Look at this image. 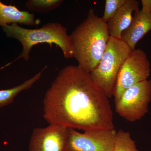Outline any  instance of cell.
<instances>
[{
	"mask_svg": "<svg viewBox=\"0 0 151 151\" xmlns=\"http://www.w3.org/2000/svg\"><path fill=\"white\" fill-rule=\"evenodd\" d=\"M127 1V0H106L105 11L103 16L101 17L103 21L107 23L115 16Z\"/></svg>",
	"mask_w": 151,
	"mask_h": 151,
	"instance_id": "cell-15",
	"label": "cell"
},
{
	"mask_svg": "<svg viewBox=\"0 0 151 151\" xmlns=\"http://www.w3.org/2000/svg\"><path fill=\"white\" fill-rule=\"evenodd\" d=\"M139 10V2L136 0H127L115 16L107 22L110 36L121 39L122 34L132 23L133 12Z\"/></svg>",
	"mask_w": 151,
	"mask_h": 151,
	"instance_id": "cell-10",
	"label": "cell"
},
{
	"mask_svg": "<svg viewBox=\"0 0 151 151\" xmlns=\"http://www.w3.org/2000/svg\"><path fill=\"white\" fill-rule=\"evenodd\" d=\"M150 73V64L147 54L140 48L135 49L125 60L119 71L113 93L115 103L127 89L148 80Z\"/></svg>",
	"mask_w": 151,
	"mask_h": 151,
	"instance_id": "cell-5",
	"label": "cell"
},
{
	"mask_svg": "<svg viewBox=\"0 0 151 151\" xmlns=\"http://www.w3.org/2000/svg\"><path fill=\"white\" fill-rule=\"evenodd\" d=\"M63 2V0H28L25 7L30 12L47 14L59 7Z\"/></svg>",
	"mask_w": 151,
	"mask_h": 151,
	"instance_id": "cell-13",
	"label": "cell"
},
{
	"mask_svg": "<svg viewBox=\"0 0 151 151\" xmlns=\"http://www.w3.org/2000/svg\"><path fill=\"white\" fill-rule=\"evenodd\" d=\"M133 50L121 39L110 36L99 64L89 73L93 82L108 98L113 96L119 71Z\"/></svg>",
	"mask_w": 151,
	"mask_h": 151,
	"instance_id": "cell-4",
	"label": "cell"
},
{
	"mask_svg": "<svg viewBox=\"0 0 151 151\" xmlns=\"http://www.w3.org/2000/svg\"><path fill=\"white\" fill-rule=\"evenodd\" d=\"M142 8L135 12L132 23L122 34L121 39L132 50L138 42L151 30V0H142Z\"/></svg>",
	"mask_w": 151,
	"mask_h": 151,
	"instance_id": "cell-9",
	"label": "cell"
},
{
	"mask_svg": "<svg viewBox=\"0 0 151 151\" xmlns=\"http://www.w3.org/2000/svg\"><path fill=\"white\" fill-rule=\"evenodd\" d=\"M46 68L47 66H45L37 74L20 85L11 89L0 90V108L13 103L18 94L32 87L36 81L40 79L42 72Z\"/></svg>",
	"mask_w": 151,
	"mask_h": 151,
	"instance_id": "cell-12",
	"label": "cell"
},
{
	"mask_svg": "<svg viewBox=\"0 0 151 151\" xmlns=\"http://www.w3.org/2000/svg\"><path fill=\"white\" fill-rule=\"evenodd\" d=\"M151 101V80H145L126 90L115 103L117 113L129 122L140 120L148 112Z\"/></svg>",
	"mask_w": 151,
	"mask_h": 151,
	"instance_id": "cell-6",
	"label": "cell"
},
{
	"mask_svg": "<svg viewBox=\"0 0 151 151\" xmlns=\"http://www.w3.org/2000/svg\"><path fill=\"white\" fill-rule=\"evenodd\" d=\"M109 98L79 65L60 70L45 93L43 117L50 124L85 131L113 129Z\"/></svg>",
	"mask_w": 151,
	"mask_h": 151,
	"instance_id": "cell-1",
	"label": "cell"
},
{
	"mask_svg": "<svg viewBox=\"0 0 151 151\" xmlns=\"http://www.w3.org/2000/svg\"><path fill=\"white\" fill-rule=\"evenodd\" d=\"M40 22V19H36L34 14L19 10L16 6L5 4L0 1V26L13 24L35 26Z\"/></svg>",
	"mask_w": 151,
	"mask_h": 151,
	"instance_id": "cell-11",
	"label": "cell"
},
{
	"mask_svg": "<svg viewBox=\"0 0 151 151\" xmlns=\"http://www.w3.org/2000/svg\"><path fill=\"white\" fill-rule=\"evenodd\" d=\"M69 37L78 65L90 73L99 64L110 38L107 23L90 9Z\"/></svg>",
	"mask_w": 151,
	"mask_h": 151,
	"instance_id": "cell-2",
	"label": "cell"
},
{
	"mask_svg": "<svg viewBox=\"0 0 151 151\" xmlns=\"http://www.w3.org/2000/svg\"><path fill=\"white\" fill-rule=\"evenodd\" d=\"M117 131L96 129L81 133L68 128V151H113Z\"/></svg>",
	"mask_w": 151,
	"mask_h": 151,
	"instance_id": "cell-7",
	"label": "cell"
},
{
	"mask_svg": "<svg viewBox=\"0 0 151 151\" xmlns=\"http://www.w3.org/2000/svg\"><path fill=\"white\" fill-rule=\"evenodd\" d=\"M113 151H139L129 132L120 130L117 132Z\"/></svg>",
	"mask_w": 151,
	"mask_h": 151,
	"instance_id": "cell-14",
	"label": "cell"
},
{
	"mask_svg": "<svg viewBox=\"0 0 151 151\" xmlns=\"http://www.w3.org/2000/svg\"><path fill=\"white\" fill-rule=\"evenodd\" d=\"M11 63H9L8 64H7V65H4V66H3V67L0 68V70H1V69H4V68L7 67V66H8V65H10Z\"/></svg>",
	"mask_w": 151,
	"mask_h": 151,
	"instance_id": "cell-16",
	"label": "cell"
},
{
	"mask_svg": "<svg viewBox=\"0 0 151 151\" xmlns=\"http://www.w3.org/2000/svg\"><path fill=\"white\" fill-rule=\"evenodd\" d=\"M68 128L58 124H50L33 130L29 151H68Z\"/></svg>",
	"mask_w": 151,
	"mask_h": 151,
	"instance_id": "cell-8",
	"label": "cell"
},
{
	"mask_svg": "<svg viewBox=\"0 0 151 151\" xmlns=\"http://www.w3.org/2000/svg\"><path fill=\"white\" fill-rule=\"evenodd\" d=\"M2 28L8 37L19 41L22 46V51L14 62L21 58L28 60L32 48L40 43H47L50 47L55 45L61 49L66 59L74 58L67 29L59 23L50 22L35 29L25 28L16 24L6 25Z\"/></svg>",
	"mask_w": 151,
	"mask_h": 151,
	"instance_id": "cell-3",
	"label": "cell"
}]
</instances>
